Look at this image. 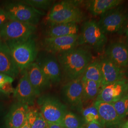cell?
Returning a JSON list of instances; mask_svg holds the SVG:
<instances>
[{
    "instance_id": "1",
    "label": "cell",
    "mask_w": 128,
    "mask_h": 128,
    "mask_svg": "<svg viewBox=\"0 0 128 128\" xmlns=\"http://www.w3.org/2000/svg\"><path fill=\"white\" fill-rule=\"evenodd\" d=\"M57 57L61 70L69 81L82 78L92 60L91 52L82 48H74L58 54Z\"/></svg>"
},
{
    "instance_id": "2",
    "label": "cell",
    "mask_w": 128,
    "mask_h": 128,
    "mask_svg": "<svg viewBox=\"0 0 128 128\" xmlns=\"http://www.w3.org/2000/svg\"><path fill=\"white\" fill-rule=\"evenodd\" d=\"M82 0H62L52 6L46 17L50 24L75 23L82 22L84 14L79 7Z\"/></svg>"
},
{
    "instance_id": "3",
    "label": "cell",
    "mask_w": 128,
    "mask_h": 128,
    "mask_svg": "<svg viewBox=\"0 0 128 128\" xmlns=\"http://www.w3.org/2000/svg\"><path fill=\"white\" fill-rule=\"evenodd\" d=\"M20 72L26 70L37 58L38 50L33 36L22 41H4Z\"/></svg>"
},
{
    "instance_id": "4",
    "label": "cell",
    "mask_w": 128,
    "mask_h": 128,
    "mask_svg": "<svg viewBox=\"0 0 128 128\" xmlns=\"http://www.w3.org/2000/svg\"><path fill=\"white\" fill-rule=\"evenodd\" d=\"M3 8L10 20L36 25L41 15L44 14L38 10L25 4L22 0H6L3 2Z\"/></svg>"
},
{
    "instance_id": "5",
    "label": "cell",
    "mask_w": 128,
    "mask_h": 128,
    "mask_svg": "<svg viewBox=\"0 0 128 128\" xmlns=\"http://www.w3.org/2000/svg\"><path fill=\"white\" fill-rule=\"evenodd\" d=\"M107 42V35L96 21L89 20L83 24L81 32L79 35V45L90 46L97 52L101 53L104 50Z\"/></svg>"
},
{
    "instance_id": "6",
    "label": "cell",
    "mask_w": 128,
    "mask_h": 128,
    "mask_svg": "<svg viewBox=\"0 0 128 128\" xmlns=\"http://www.w3.org/2000/svg\"><path fill=\"white\" fill-rule=\"evenodd\" d=\"M128 14L120 5L101 15L97 22L105 34H114L122 32L128 23Z\"/></svg>"
},
{
    "instance_id": "7",
    "label": "cell",
    "mask_w": 128,
    "mask_h": 128,
    "mask_svg": "<svg viewBox=\"0 0 128 128\" xmlns=\"http://www.w3.org/2000/svg\"><path fill=\"white\" fill-rule=\"evenodd\" d=\"M36 25L9 20L0 27V37L4 41H22L33 36Z\"/></svg>"
},
{
    "instance_id": "8",
    "label": "cell",
    "mask_w": 128,
    "mask_h": 128,
    "mask_svg": "<svg viewBox=\"0 0 128 128\" xmlns=\"http://www.w3.org/2000/svg\"><path fill=\"white\" fill-rule=\"evenodd\" d=\"M40 112L47 122L61 125L66 106L54 97L43 96L38 100Z\"/></svg>"
},
{
    "instance_id": "9",
    "label": "cell",
    "mask_w": 128,
    "mask_h": 128,
    "mask_svg": "<svg viewBox=\"0 0 128 128\" xmlns=\"http://www.w3.org/2000/svg\"><path fill=\"white\" fill-rule=\"evenodd\" d=\"M43 48L52 54H60L72 50L79 46V35L58 37H46Z\"/></svg>"
},
{
    "instance_id": "10",
    "label": "cell",
    "mask_w": 128,
    "mask_h": 128,
    "mask_svg": "<svg viewBox=\"0 0 128 128\" xmlns=\"http://www.w3.org/2000/svg\"><path fill=\"white\" fill-rule=\"evenodd\" d=\"M128 92L127 78L102 86L95 101L114 104Z\"/></svg>"
},
{
    "instance_id": "11",
    "label": "cell",
    "mask_w": 128,
    "mask_h": 128,
    "mask_svg": "<svg viewBox=\"0 0 128 128\" xmlns=\"http://www.w3.org/2000/svg\"><path fill=\"white\" fill-rule=\"evenodd\" d=\"M64 101L70 106L81 110L82 108V84L81 78L69 81L61 89Z\"/></svg>"
},
{
    "instance_id": "12",
    "label": "cell",
    "mask_w": 128,
    "mask_h": 128,
    "mask_svg": "<svg viewBox=\"0 0 128 128\" xmlns=\"http://www.w3.org/2000/svg\"><path fill=\"white\" fill-rule=\"evenodd\" d=\"M94 104L98 112L101 125L107 128H119L123 125L124 120L120 119L112 104L95 101Z\"/></svg>"
},
{
    "instance_id": "13",
    "label": "cell",
    "mask_w": 128,
    "mask_h": 128,
    "mask_svg": "<svg viewBox=\"0 0 128 128\" xmlns=\"http://www.w3.org/2000/svg\"><path fill=\"white\" fill-rule=\"evenodd\" d=\"M99 60L102 74L101 87L126 78V68L120 66L105 56Z\"/></svg>"
},
{
    "instance_id": "14",
    "label": "cell",
    "mask_w": 128,
    "mask_h": 128,
    "mask_svg": "<svg viewBox=\"0 0 128 128\" xmlns=\"http://www.w3.org/2000/svg\"><path fill=\"white\" fill-rule=\"evenodd\" d=\"M20 73L22 76L14 90V97L17 102L30 106L34 104L38 96L28 79L26 70Z\"/></svg>"
},
{
    "instance_id": "15",
    "label": "cell",
    "mask_w": 128,
    "mask_h": 128,
    "mask_svg": "<svg viewBox=\"0 0 128 128\" xmlns=\"http://www.w3.org/2000/svg\"><path fill=\"white\" fill-rule=\"evenodd\" d=\"M26 70L28 79L38 96L50 87L52 83L36 62L32 63Z\"/></svg>"
},
{
    "instance_id": "16",
    "label": "cell",
    "mask_w": 128,
    "mask_h": 128,
    "mask_svg": "<svg viewBox=\"0 0 128 128\" xmlns=\"http://www.w3.org/2000/svg\"><path fill=\"white\" fill-rule=\"evenodd\" d=\"M20 73L8 46L4 41H0V73L4 74L14 78Z\"/></svg>"
},
{
    "instance_id": "17",
    "label": "cell",
    "mask_w": 128,
    "mask_h": 128,
    "mask_svg": "<svg viewBox=\"0 0 128 128\" xmlns=\"http://www.w3.org/2000/svg\"><path fill=\"white\" fill-rule=\"evenodd\" d=\"M51 83H58L61 80L62 72L58 59L53 56L39 58L36 62Z\"/></svg>"
},
{
    "instance_id": "18",
    "label": "cell",
    "mask_w": 128,
    "mask_h": 128,
    "mask_svg": "<svg viewBox=\"0 0 128 128\" xmlns=\"http://www.w3.org/2000/svg\"><path fill=\"white\" fill-rule=\"evenodd\" d=\"M105 56L120 66L128 67V45L116 42L109 45L105 50Z\"/></svg>"
},
{
    "instance_id": "19",
    "label": "cell",
    "mask_w": 128,
    "mask_h": 128,
    "mask_svg": "<svg viewBox=\"0 0 128 128\" xmlns=\"http://www.w3.org/2000/svg\"><path fill=\"white\" fill-rule=\"evenodd\" d=\"M28 105L17 102L11 106L5 119L7 128H20L26 119Z\"/></svg>"
},
{
    "instance_id": "20",
    "label": "cell",
    "mask_w": 128,
    "mask_h": 128,
    "mask_svg": "<svg viewBox=\"0 0 128 128\" xmlns=\"http://www.w3.org/2000/svg\"><path fill=\"white\" fill-rule=\"evenodd\" d=\"M122 0H90L84 2L88 12L93 16L102 15L122 2Z\"/></svg>"
},
{
    "instance_id": "21",
    "label": "cell",
    "mask_w": 128,
    "mask_h": 128,
    "mask_svg": "<svg viewBox=\"0 0 128 128\" xmlns=\"http://www.w3.org/2000/svg\"><path fill=\"white\" fill-rule=\"evenodd\" d=\"M79 27L77 23L50 24L46 32V37H58L77 35Z\"/></svg>"
},
{
    "instance_id": "22",
    "label": "cell",
    "mask_w": 128,
    "mask_h": 128,
    "mask_svg": "<svg viewBox=\"0 0 128 128\" xmlns=\"http://www.w3.org/2000/svg\"><path fill=\"white\" fill-rule=\"evenodd\" d=\"M82 101H91L94 99L96 100L101 89V84L84 79H82Z\"/></svg>"
},
{
    "instance_id": "23",
    "label": "cell",
    "mask_w": 128,
    "mask_h": 128,
    "mask_svg": "<svg viewBox=\"0 0 128 128\" xmlns=\"http://www.w3.org/2000/svg\"><path fill=\"white\" fill-rule=\"evenodd\" d=\"M82 79L93 81L101 84L102 81V74L99 60L92 61L88 66Z\"/></svg>"
},
{
    "instance_id": "24",
    "label": "cell",
    "mask_w": 128,
    "mask_h": 128,
    "mask_svg": "<svg viewBox=\"0 0 128 128\" xmlns=\"http://www.w3.org/2000/svg\"><path fill=\"white\" fill-rule=\"evenodd\" d=\"M61 125L63 128H82V124L78 116L68 110L64 115Z\"/></svg>"
},
{
    "instance_id": "25",
    "label": "cell",
    "mask_w": 128,
    "mask_h": 128,
    "mask_svg": "<svg viewBox=\"0 0 128 128\" xmlns=\"http://www.w3.org/2000/svg\"><path fill=\"white\" fill-rule=\"evenodd\" d=\"M82 114L85 122L87 124L96 122L101 124L98 110L94 104L82 110Z\"/></svg>"
},
{
    "instance_id": "26",
    "label": "cell",
    "mask_w": 128,
    "mask_h": 128,
    "mask_svg": "<svg viewBox=\"0 0 128 128\" xmlns=\"http://www.w3.org/2000/svg\"><path fill=\"white\" fill-rule=\"evenodd\" d=\"M112 104L120 118L124 120L128 115V92Z\"/></svg>"
},
{
    "instance_id": "27",
    "label": "cell",
    "mask_w": 128,
    "mask_h": 128,
    "mask_svg": "<svg viewBox=\"0 0 128 128\" xmlns=\"http://www.w3.org/2000/svg\"><path fill=\"white\" fill-rule=\"evenodd\" d=\"M22 2L36 9L46 10L50 7L54 1L51 0H24Z\"/></svg>"
},
{
    "instance_id": "28",
    "label": "cell",
    "mask_w": 128,
    "mask_h": 128,
    "mask_svg": "<svg viewBox=\"0 0 128 128\" xmlns=\"http://www.w3.org/2000/svg\"><path fill=\"white\" fill-rule=\"evenodd\" d=\"M47 123L40 112L37 119L30 126V128H46Z\"/></svg>"
},
{
    "instance_id": "29",
    "label": "cell",
    "mask_w": 128,
    "mask_h": 128,
    "mask_svg": "<svg viewBox=\"0 0 128 128\" xmlns=\"http://www.w3.org/2000/svg\"><path fill=\"white\" fill-rule=\"evenodd\" d=\"M14 81V78L4 74L0 73V88L6 83H12Z\"/></svg>"
},
{
    "instance_id": "30",
    "label": "cell",
    "mask_w": 128,
    "mask_h": 128,
    "mask_svg": "<svg viewBox=\"0 0 128 128\" xmlns=\"http://www.w3.org/2000/svg\"><path fill=\"white\" fill-rule=\"evenodd\" d=\"M0 89L8 96L11 94H14L15 90L12 87V82L6 83Z\"/></svg>"
},
{
    "instance_id": "31",
    "label": "cell",
    "mask_w": 128,
    "mask_h": 128,
    "mask_svg": "<svg viewBox=\"0 0 128 128\" xmlns=\"http://www.w3.org/2000/svg\"><path fill=\"white\" fill-rule=\"evenodd\" d=\"M9 20V16L5 10L0 7V27Z\"/></svg>"
},
{
    "instance_id": "32",
    "label": "cell",
    "mask_w": 128,
    "mask_h": 128,
    "mask_svg": "<svg viewBox=\"0 0 128 128\" xmlns=\"http://www.w3.org/2000/svg\"><path fill=\"white\" fill-rule=\"evenodd\" d=\"M86 128H104L101 124L96 122H91L87 124Z\"/></svg>"
},
{
    "instance_id": "33",
    "label": "cell",
    "mask_w": 128,
    "mask_h": 128,
    "mask_svg": "<svg viewBox=\"0 0 128 128\" xmlns=\"http://www.w3.org/2000/svg\"><path fill=\"white\" fill-rule=\"evenodd\" d=\"M46 128H63L61 125L60 124H53V123H49L47 122Z\"/></svg>"
},
{
    "instance_id": "34",
    "label": "cell",
    "mask_w": 128,
    "mask_h": 128,
    "mask_svg": "<svg viewBox=\"0 0 128 128\" xmlns=\"http://www.w3.org/2000/svg\"><path fill=\"white\" fill-rule=\"evenodd\" d=\"M9 96L0 89V101H4L9 98Z\"/></svg>"
},
{
    "instance_id": "35",
    "label": "cell",
    "mask_w": 128,
    "mask_h": 128,
    "mask_svg": "<svg viewBox=\"0 0 128 128\" xmlns=\"http://www.w3.org/2000/svg\"><path fill=\"white\" fill-rule=\"evenodd\" d=\"M5 104L4 101H0V113L2 112L4 109Z\"/></svg>"
},
{
    "instance_id": "36",
    "label": "cell",
    "mask_w": 128,
    "mask_h": 128,
    "mask_svg": "<svg viewBox=\"0 0 128 128\" xmlns=\"http://www.w3.org/2000/svg\"><path fill=\"white\" fill-rule=\"evenodd\" d=\"M125 28H126L125 29V34H126V42H127V44L128 45V22Z\"/></svg>"
},
{
    "instance_id": "37",
    "label": "cell",
    "mask_w": 128,
    "mask_h": 128,
    "mask_svg": "<svg viewBox=\"0 0 128 128\" xmlns=\"http://www.w3.org/2000/svg\"><path fill=\"white\" fill-rule=\"evenodd\" d=\"M20 128H30V127L29 126L28 124L27 121L26 119V120H25V122L24 124L22 125V126Z\"/></svg>"
},
{
    "instance_id": "38",
    "label": "cell",
    "mask_w": 128,
    "mask_h": 128,
    "mask_svg": "<svg viewBox=\"0 0 128 128\" xmlns=\"http://www.w3.org/2000/svg\"><path fill=\"white\" fill-rule=\"evenodd\" d=\"M121 128H128V120L123 124V125L121 127Z\"/></svg>"
},
{
    "instance_id": "39",
    "label": "cell",
    "mask_w": 128,
    "mask_h": 128,
    "mask_svg": "<svg viewBox=\"0 0 128 128\" xmlns=\"http://www.w3.org/2000/svg\"></svg>"
}]
</instances>
